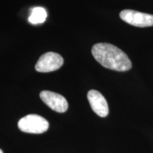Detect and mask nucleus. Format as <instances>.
<instances>
[{"mask_svg":"<svg viewBox=\"0 0 153 153\" xmlns=\"http://www.w3.org/2000/svg\"><path fill=\"white\" fill-rule=\"evenodd\" d=\"M95 60L104 68L118 72H126L132 68L131 61L128 55L112 44L99 43L91 49Z\"/></svg>","mask_w":153,"mask_h":153,"instance_id":"1","label":"nucleus"},{"mask_svg":"<svg viewBox=\"0 0 153 153\" xmlns=\"http://www.w3.org/2000/svg\"><path fill=\"white\" fill-rule=\"evenodd\" d=\"M19 130L27 133L41 134L46 132L49 128L48 121L36 114H29L19 120Z\"/></svg>","mask_w":153,"mask_h":153,"instance_id":"2","label":"nucleus"},{"mask_svg":"<svg viewBox=\"0 0 153 153\" xmlns=\"http://www.w3.org/2000/svg\"><path fill=\"white\" fill-rule=\"evenodd\" d=\"M120 18L124 22L136 27H150L153 26V15L140 11L125 9L120 11Z\"/></svg>","mask_w":153,"mask_h":153,"instance_id":"3","label":"nucleus"},{"mask_svg":"<svg viewBox=\"0 0 153 153\" xmlns=\"http://www.w3.org/2000/svg\"><path fill=\"white\" fill-rule=\"evenodd\" d=\"M63 63L64 60L60 55L48 52L40 57L36 62L35 69L38 72H51L60 69Z\"/></svg>","mask_w":153,"mask_h":153,"instance_id":"4","label":"nucleus"},{"mask_svg":"<svg viewBox=\"0 0 153 153\" xmlns=\"http://www.w3.org/2000/svg\"><path fill=\"white\" fill-rule=\"evenodd\" d=\"M40 97L43 103L55 111L64 113L68 110V101L59 94L51 91H43L40 93Z\"/></svg>","mask_w":153,"mask_h":153,"instance_id":"5","label":"nucleus"},{"mask_svg":"<svg viewBox=\"0 0 153 153\" xmlns=\"http://www.w3.org/2000/svg\"><path fill=\"white\" fill-rule=\"evenodd\" d=\"M89 100L92 110L100 117H106L108 114V106L106 99L99 91L92 89L87 94Z\"/></svg>","mask_w":153,"mask_h":153,"instance_id":"6","label":"nucleus"},{"mask_svg":"<svg viewBox=\"0 0 153 153\" xmlns=\"http://www.w3.org/2000/svg\"><path fill=\"white\" fill-rule=\"evenodd\" d=\"M47 18V12L43 7H35L31 10V14L28 17V21L33 24H42Z\"/></svg>","mask_w":153,"mask_h":153,"instance_id":"7","label":"nucleus"},{"mask_svg":"<svg viewBox=\"0 0 153 153\" xmlns=\"http://www.w3.org/2000/svg\"><path fill=\"white\" fill-rule=\"evenodd\" d=\"M0 153H4V152H3V151H2V150H1V149H0Z\"/></svg>","mask_w":153,"mask_h":153,"instance_id":"8","label":"nucleus"}]
</instances>
